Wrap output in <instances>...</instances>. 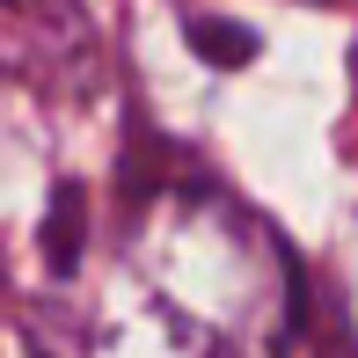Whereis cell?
<instances>
[{
	"label": "cell",
	"instance_id": "cell-2",
	"mask_svg": "<svg viewBox=\"0 0 358 358\" xmlns=\"http://www.w3.org/2000/svg\"><path fill=\"white\" fill-rule=\"evenodd\" d=\"M66 66H88V22L73 0H0V73L52 88Z\"/></svg>",
	"mask_w": 358,
	"mask_h": 358
},
{
	"label": "cell",
	"instance_id": "cell-1",
	"mask_svg": "<svg viewBox=\"0 0 358 358\" xmlns=\"http://www.w3.org/2000/svg\"><path fill=\"white\" fill-rule=\"evenodd\" d=\"M300 264L234 190L169 176L80 220V183L44 227L29 358H285Z\"/></svg>",
	"mask_w": 358,
	"mask_h": 358
}]
</instances>
